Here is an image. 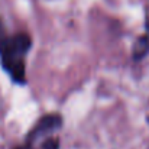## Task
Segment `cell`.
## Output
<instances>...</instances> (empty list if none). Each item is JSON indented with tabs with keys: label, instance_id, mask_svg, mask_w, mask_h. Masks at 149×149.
<instances>
[{
	"label": "cell",
	"instance_id": "cell-1",
	"mask_svg": "<svg viewBox=\"0 0 149 149\" xmlns=\"http://www.w3.org/2000/svg\"><path fill=\"white\" fill-rule=\"evenodd\" d=\"M32 47V39L26 33H15L6 36L0 42V64L6 74L16 84L26 83L25 58Z\"/></svg>",
	"mask_w": 149,
	"mask_h": 149
},
{
	"label": "cell",
	"instance_id": "cell-2",
	"mask_svg": "<svg viewBox=\"0 0 149 149\" xmlns=\"http://www.w3.org/2000/svg\"><path fill=\"white\" fill-rule=\"evenodd\" d=\"M62 125V119L59 114H48V116H44L38 123L36 126L31 130V133L28 135V142L29 145H33L36 141L42 139L44 136L54 133L55 130H58Z\"/></svg>",
	"mask_w": 149,
	"mask_h": 149
},
{
	"label": "cell",
	"instance_id": "cell-3",
	"mask_svg": "<svg viewBox=\"0 0 149 149\" xmlns=\"http://www.w3.org/2000/svg\"><path fill=\"white\" fill-rule=\"evenodd\" d=\"M7 35H6V31H4V26H3V22L0 20V42L6 38Z\"/></svg>",
	"mask_w": 149,
	"mask_h": 149
},
{
	"label": "cell",
	"instance_id": "cell-4",
	"mask_svg": "<svg viewBox=\"0 0 149 149\" xmlns=\"http://www.w3.org/2000/svg\"><path fill=\"white\" fill-rule=\"evenodd\" d=\"M15 149H35V148H33L32 145H28V143H26V145H22V146H17V148H15Z\"/></svg>",
	"mask_w": 149,
	"mask_h": 149
}]
</instances>
